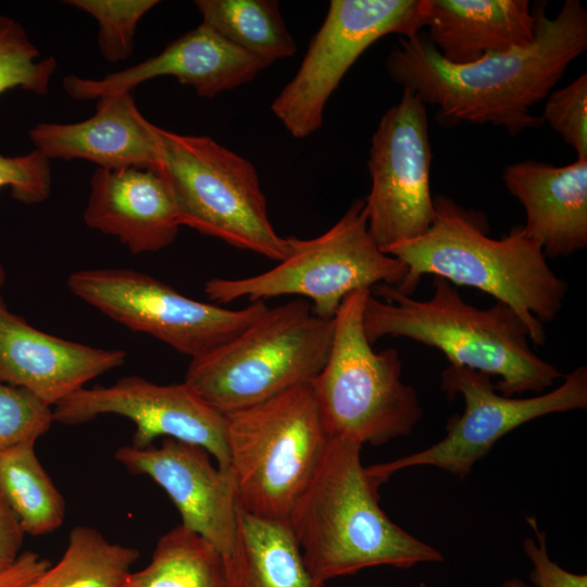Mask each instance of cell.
I'll return each instance as SVG.
<instances>
[{
    "label": "cell",
    "instance_id": "1",
    "mask_svg": "<svg viewBox=\"0 0 587 587\" xmlns=\"http://www.w3.org/2000/svg\"><path fill=\"white\" fill-rule=\"evenodd\" d=\"M537 2L536 37L526 47L492 52L467 64L446 61L426 34L400 37L386 60L389 77L438 109L444 126L491 124L514 136L540 127L532 108L549 96L567 66L587 48V12L566 0L559 13L546 15Z\"/></svg>",
    "mask_w": 587,
    "mask_h": 587
},
{
    "label": "cell",
    "instance_id": "2",
    "mask_svg": "<svg viewBox=\"0 0 587 587\" xmlns=\"http://www.w3.org/2000/svg\"><path fill=\"white\" fill-rule=\"evenodd\" d=\"M434 208L424 234L382 249L408 268L397 290L412 296L423 275L474 287L510 307L530 341L544 345V323L562 310L567 285L549 266L540 243L522 225L499 239L489 237L485 215L450 197H434Z\"/></svg>",
    "mask_w": 587,
    "mask_h": 587
},
{
    "label": "cell",
    "instance_id": "3",
    "mask_svg": "<svg viewBox=\"0 0 587 587\" xmlns=\"http://www.w3.org/2000/svg\"><path fill=\"white\" fill-rule=\"evenodd\" d=\"M361 449L351 440L330 439L287 521L309 573L325 584L369 567L410 569L445 559L379 507L383 483L362 465Z\"/></svg>",
    "mask_w": 587,
    "mask_h": 587
},
{
    "label": "cell",
    "instance_id": "4",
    "mask_svg": "<svg viewBox=\"0 0 587 587\" xmlns=\"http://www.w3.org/2000/svg\"><path fill=\"white\" fill-rule=\"evenodd\" d=\"M362 320L372 345L384 337H404L437 348L451 364L497 376L496 390L507 397L542 394L563 377L533 351L526 325L510 307L497 301L490 308H476L440 276H433L427 300L401 294L391 285L375 286Z\"/></svg>",
    "mask_w": 587,
    "mask_h": 587
},
{
    "label": "cell",
    "instance_id": "5",
    "mask_svg": "<svg viewBox=\"0 0 587 587\" xmlns=\"http://www.w3.org/2000/svg\"><path fill=\"white\" fill-rule=\"evenodd\" d=\"M333 335L334 319L317 316L304 299L267 308L229 341L191 359L184 382L227 415L310 383Z\"/></svg>",
    "mask_w": 587,
    "mask_h": 587
},
{
    "label": "cell",
    "instance_id": "6",
    "mask_svg": "<svg viewBox=\"0 0 587 587\" xmlns=\"http://www.w3.org/2000/svg\"><path fill=\"white\" fill-rule=\"evenodd\" d=\"M370 289L349 294L334 316L328 358L309 383L329 439L378 446L408 436L423 410L415 389L403 383L396 349L375 351L363 329Z\"/></svg>",
    "mask_w": 587,
    "mask_h": 587
},
{
    "label": "cell",
    "instance_id": "7",
    "mask_svg": "<svg viewBox=\"0 0 587 587\" xmlns=\"http://www.w3.org/2000/svg\"><path fill=\"white\" fill-rule=\"evenodd\" d=\"M226 442L239 508L286 522L329 445L310 384L229 413Z\"/></svg>",
    "mask_w": 587,
    "mask_h": 587
},
{
    "label": "cell",
    "instance_id": "8",
    "mask_svg": "<svg viewBox=\"0 0 587 587\" xmlns=\"http://www.w3.org/2000/svg\"><path fill=\"white\" fill-rule=\"evenodd\" d=\"M155 168L172 193L182 226L273 261L287 240L271 223L253 164L209 136L182 135L158 126Z\"/></svg>",
    "mask_w": 587,
    "mask_h": 587
},
{
    "label": "cell",
    "instance_id": "9",
    "mask_svg": "<svg viewBox=\"0 0 587 587\" xmlns=\"http://www.w3.org/2000/svg\"><path fill=\"white\" fill-rule=\"evenodd\" d=\"M287 254L266 272L241 278L213 277L205 282L210 302L238 299L265 301L280 296H301L313 313L334 319L351 292L378 285L398 287L408 268L382 251L369 233L364 199H355L342 216L322 235L286 237Z\"/></svg>",
    "mask_w": 587,
    "mask_h": 587
},
{
    "label": "cell",
    "instance_id": "10",
    "mask_svg": "<svg viewBox=\"0 0 587 587\" xmlns=\"http://www.w3.org/2000/svg\"><path fill=\"white\" fill-rule=\"evenodd\" d=\"M67 287L116 323L150 335L190 360L229 341L268 308L263 301L226 309L195 300L128 268L80 270L68 276Z\"/></svg>",
    "mask_w": 587,
    "mask_h": 587
},
{
    "label": "cell",
    "instance_id": "11",
    "mask_svg": "<svg viewBox=\"0 0 587 587\" xmlns=\"http://www.w3.org/2000/svg\"><path fill=\"white\" fill-rule=\"evenodd\" d=\"M441 388L464 400L461 415L450 417L446 436L430 447L397 460L367 466L380 483L400 470L435 466L465 478L476 462L507 434L544 415L587 407V369L578 366L554 389L530 398L507 397L485 373L451 364L441 372Z\"/></svg>",
    "mask_w": 587,
    "mask_h": 587
},
{
    "label": "cell",
    "instance_id": "12",
    "mask_svg": "<svg viewBox=\"0 0 587 587\" xmlns=\"http://www.w3.org/2000/svg\"><path fill=\"white\" fill-rule=\"evenodd\" d=\"M426 0H333L292 79L271 109L288 133L305 138L323 122L327 101L360 55L378 39L411 37L425 27Z\"/></svg>",
    "mask_w": 587,
    "mask_h": 587
},
{
    "label": "cell",
    "instance_id": "13",
    "mask_svg": "<svg viewBox=\"0 0 587 587\" xmlns=\"http://www.w3.org/2000/svg\"><path fill=\"white\" fill-rule=\"evenodd\" d=\"M426 104L403 89L373 134L364 199L367 228L380 249L424 234L435 216Z\"/></svg>",
    "mask_w": 587,
    "mask_h": 587
},
{
    "label": "cell",
    "instance_id": "14",
    "mask_svg": "<svg viewBox=\"0 0 587 587\" xmlns=\"http://www.w3.org/2000/svg\"><path fill=\"white\" fill-rule=\"evenodd\" d=\"M114 414L135 424L132 446L145 449L159 438H172L207 450L218 467L228 470L226 417L185 382L160 385L126 376L109 386L82 388L52 408L53 422L78 425Z\"/></svg>",
    "mask_w": 587,
    "mask_h": 587
},
{
    "label": "cell",
    "instance_id": "15",
    "mask_svg": "<svg viewBox=\"0 0 587 587\" xmlns=\"http://www.w3.org/2000/svg\"><path fill=\"white\" fill-rule=\"evenodd\" d=\"M114 457L128 472L148 476L165 491L180 514V525L222 555L232 549L239 510L236 485L230 472L214 465L207 450L163 438L159 447L123 446Z\"/></svg>",
    "mask_w": 587,
    "mask_h": 587
},
{
    "label": "cell",
    "instance_id": "16",
    "mask_svg": "<svg viewBox=\"0 0 587 587\" xmlns=\"http://www.w3.org/2000/svg\"><path fill=\"white\" fill-rule=\"evenodd\" d=\"M266 66L201 23L161 53L100 79L67 75L62 85L75 100H97L161 76H172L191 86L203 98L250 83Z\"/></svg>",
    "mask_w": 587,
    "mask_h": 587
},
{
    "label": "cell",
    "instance_id": "17",
    "mask_svg": "<svg viewBox=\"0 0 587 587\" xmlns=\"http://www.w3.org/2000/svg\"><path fill=\"white\" fill-rule=\"evenodd\" d=\"M124 350L101 349L45 333L12 313L0 297V382L50 408L125 363Z\"/></svg>",
    "mask_w": 587,
    "mask_h": 587
},
{
    "label": "cell",
    "instance_id": "18",
    "mask_svg": "<svg viewBox=\"0 0 587 587\" xmlns=\"http://www.w3.org/2000/svg\"><path fill=\"white\" fill-rule=\"evenodd\" d=\"M29 139L49 161L82 159L104 170L159 165L158 126L140 113L130 91L100 97L96 113L82 122L38 123Z\"/></svg>",
    "mask_w": 587,
    "mask_h": 587
},
{
    "label": "cell",
    "instance_id": "19",
    "mask_svg": "<svg viewBox=\"0 0 587 587\" xmlns=\"http://www.w3.org/2000/svg\"><path fill=\"white\" fill-rule=\"evenodd\" d=\"M85 224L116 237L134 254L170 246L182 226L167 184L152 168H97L83 213Z\"/></svg>",
    "mask_w": 587,
    "mask_h": 587
},
{
    "label": "cell",
    "instance_id": "20",
    "mask_svg": "<svg viewBox=\"0 0 587 587\" xmlns=\"http://www.w3.org/2000/svg\"><path fill=\"white\" fill-rule=\"evenodd\" d=\"M502 180L525 210L524 229L547 258H566L587 246V159L563 166L520 161L503 170Z\"/></svg>",
    "mask_w": 587,
    "mask_h": 587
},
{
    "label": "cell",
    "instance_id": "21",
    "mask_svg": "<svg viewBox=\"0 0 587 587\" xmlns=\"http://www.w3.org/2000/svg\"><path fill=\"white\" fill-rule=\"evenodd\" d=\"M427 38L453 64L529 46L536 16L527 0H426Z\"/></svg>",
    "mask_w": 587,
    "mask_h": 587
},
{
    "label": "cell",
    "instance_id": "22",
    "mask_svg": "<svg viewBox=\"0 0 587 587\" xmlns=\"http://www.w3.org/2000/svg\"><path fill=\"white\" fill-rule=\"evenodd\" d=\"M222 557L226 587H326L309 573L288 523L240 508L234 545Z\"/></svg>",
    "mask_w": 587,
    "mask_h": 587
},
{
    "label": "cell",
    "instance_id": "23",
    "mask_svg": "<svg viewBox=\"0 0 587 587\" xmlns=\"http://www.w3.org/2000/svg\"><path fill=\"white\" fill-rule=\"evenodd\" d=\"M203 24L266 67L297 52L274 0H197Z\"/></svg>",
    "mask_w": 587,
    "mask_h": 587
},
{
    "label": "cell",
    "instance_id": "24",
    "mask_svg": "<svg viewBox=\"0 0 587 587\" xmlns=\"http://www.w3.org/2000/svg\"><path fill=\"white\" fill-rule=\"evenodd\" d=\"M0 496L25 534L46 535L64 521L65 500L38 460L34 441L0 452Z\"/></svg>",
    "mask_w": 587,
    "mask_h": 587
},
{
    "label": "cell",
    "instance_id": "25",
    "mask_svg": "<svg viewBox=\"0 0 587 587\" xmlns=\"http://www.w3.org/2000/svg\"><path fill=\"white\" fill-rule=\"evenodd\" d=\"M121 587H226L223 557L179 524L159 538L150 562Z\"/></svg>",
    "mask_w": 587,
    "mask_h": 587
},
{
    "label": "cell",
    "instance_id": "26",
    "mask_svg": "<svg viewBox=\"0 0 587 587\" xmlns=\"http://www.w3.org/2000/svg\"><path fill=\"white\" fill-rule=\"evenodd\" d=\"M138 558L136 548L113 544L93 527L76 526L61 559L35 587H121Z\"/></svg>",
    "mask_w": 587,
    "mask_h": 587
},
{
    "label": "cell",
    "instance_id": "27",
    "mask_svg": "<svg viewBox=\"0 0 587 587\" xmlns=\"http://www.w3.org/2000/svg\"><path fill=\"white\" fill-rule=\"evenodd\" d=\"M55 68L57 60L53 57L41 58L17 21L0 14V95L21 88L36 96H46Z\"/></svg>",
    "mask_w": 587,
    "mask_h": 587
},
{
    "label": "cell",
    "instance_id": "28",
    "mask_svg": "<svg viewBox=\"0 0 587 587\" xmlns=\"http://www.w3.org/2000/svg\"><path fill=\"white\" fill-rule=\"evenodd\" d=\"M66 4L91 15L98 23V46L110 62L128 59L141 17L157 0H67Z\"/></svg>",
    "mask_w": 587,
    "mask_h": 587
},
{
    "label": "cell",
    "instance_id": "29",
    "mask_svg": "<svg viewBox=\"0 0 587 587\" xmlns=\"http://www.w3.org/2000/svg\"><path fill=\"white\" fill-rule=\"evenodd\" d=\"M52 422V408L27 390L0 382V452L36 442Z\"/></svg>",
    "mask_w": 587,
    "mask_h": 587
},
{
    "label": "cell",
    "instance_id": "30",
    "mask_svg": "<svg viewBox=\"0 0 587 587\" xmlns=\"http://www.w3.org/2000/svg\"><path fill=\"white\" fill-rule=\"evenodd\" d=\"M541 118L574 149L577 159H587V75L552 90Z\"/></svg>",
    "mask_w": 587,
    "mask_h": 587
},
{
    "label": "cell",
    "instance_id": "31",
    "mask_svg": "<svg viewBox=\"0 0 587 587\" xmlns=\"http://www.w3.org/2000/svg\"><path fill=\"white\" fill-rule=\"evenodd\" d=\"M50 161L39 151L8 157L0 153V188L8 187L11 195L24 204H38L47 200L51 190ZM5 280L0 264V287Z\"/></svg>",
    "mask_w": 587,
    "mask_h": 587
},
{
    "label": "cell",
    "instance_id": "32",
    "mask_svg": "<svg viewBox=\"0 0 587 587\" xmlns=\"http://www.w3.org/2000/svg\"><path fill=\"white\" fill-rule=\"evenodd\" d=\"M537 541L527 537L523 550L533 564L530 579L536 587H587V575L575 574L553 562L547 551V535L539 529L534 517H527Z\"/></svg>",
    "mask_w": 587,
    "mask_h": 587
},
{
    "label": "cell",
    "instance_id": "33",
    "mask_svg": "<svg viewBox=\"0 0 587 587\" xmlns=\"http://www.w3.org/2000/svg\"><path fill=\"white\" fill-rule=\"evenodd\" d=\"M50 562L39 553L25 551L10 566L0 571V587H35Z\"/></svg>",
    "mask_w": 587,
    "mask_h": 587
},
{
    "label": "cell",
    "instance_id": "34",
    "mask_svg": "<svg viewBox=\"0 0 587 587\" xmlns=\"http://www.w3.org/2000/svg\"><path fill=\"white\" fill-rule=\"evenodd\" d=\"M24 535L17 519L0 496V571L20 557Z\"/></svg>",
    "mask_w": 587,
    "mask_h": 587
},
{
    "label": "cell",
    "instance_id": "35",
    "mask_svg": "<svg viewBox=\"0 0 587 587\" xmlns=\"http://www.w3.org/2000/svg\"><path fill=\"white\" fill-rule=\"evenodd\" d=\"M492 587V586H489ZM498 587H530L526 582L520 579V578H509L504 580L500 586Z\"/></svg>",
    "mask_w": 587,
    "mask_h": 587
}]
</instances>
